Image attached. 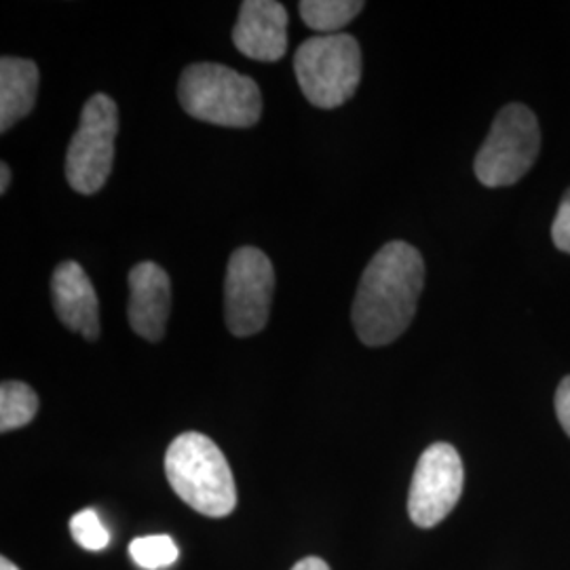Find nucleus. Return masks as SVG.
<instances>
[{"label": "nucleus", "instance_id": "nucleus-1", "mask_svg": "<svg viewBox=\"0 0 570 570\" xmlns=\"http://www.w3.org/2000/svg\"><path fill=\"white\" fill-rule=\"evenodd\" d=\"M425 284L421 252L406 242H389L367 263L351 320L360 341L385 346L397 341L414 320Z\"/></svg>", "mask_w": 570, "mask_h": 570}, {"label": "nucleus", "instance_id": "nucleus-2", "mask_svg": "<svg viewBox=\"0 0 570 570\" xmlns=\"http://www.w3.org/2000/svg\"><path fill=\"white\" fill-rule=\"evenodd\" d=\"M169 487L207 518H226L237 508V487L223 450L204 433L186 431L165 454Z\"/></svg>", "mask_w": 570, "mask_h": 570}, {"label": "nucleus", "instance_id": "nucleus-3", "mask_svg": "<svg viewBox=\"0 0 570 570\" xmlns=\"http://www.w3.org/2000/svg\"><path fill=\"white\" fill-rule=\"evenodd\" d=\"M178 100L193 119L220 127H252L263 115V94L256 81L212 61L193 63L184 70Z\"/></svg>", "mask_w": 570, "mask_h": 570}, {"label": "nucleus", "instance_id": "nucleus-4", "mask_svg": "<svg viewBox=\"0 0 570 570\" xmlns=\"http://www.w3.org/2000/svg\"><path fill=\"white\" fill-rule=\"evenodd\" d=\"M294 72L306 100L332 110L348 102L362 81V49L351 35L306 39L294 56Z\"/></svg>", "mask_w": 570, "mask_h": 570}, {"label": "nucleus", "instance_id": "nucleus-5", "mask_svg": "<svg viewBox=\"0 0 570 570\" xmlns=\"http://www.w3.org/2000/svg\"><path fill=\"white\" fill-rule=\"evenodd\" d=\"M119 108L106 94H94L82 106L81 121L66 153V180L81 193L96 195L110 178Z\"/></svg>", "mask_w": 570, "mask_h": 570}, {"label": "nucleus", "instance_id": "nucleus-6", "mask_svg": "<svg viewBox=\"0 0 570 570\" xmlns=\"http://www.w3.org/2000/svg\"><path fill=\"white\" fill-rule=\"evenodd\" d=\"M539 146L541 131L529 106L510 104L501 108L475 157L478 180L490 188L518 183L534 164Z\"/></svg>", "mask_w": 570, "mask_h": 570}, {"label": "nucleus", "instance_id": "nucleus-7", "mask_svg": "<svg viewBox=\"0 0 570 570\" xmlns=\"http://www.w3.org/2000/svg\"><path fill=\"white\" fill-rule=\"evenodd\" d=\"M275 294V271L263 249L244 245L233 252L225 282V320L230 334L245 338L263 332Z\"/></svg>", "mask_w": 570, "mask_h": 570}, {"label": "nucleus", "instance_id": "nucleus-8", "mask_svg": "<svg viewBox=\"0 0 570 570\" xmlns=\"http://www.w3.org/2000/svg\"><path fill=\"white\" fill-rule=\"evenodd\" d=\"M465 484V469L454 446L431 444L419 459L410 494L407 513L421 529H433L456 508Z\"/></svg>", "mask_w": 570, "mask_h": 570}, {"label": "nucleus", "instance_id": "nucleus-9", "mask_svg": "<svg viewBox=\"0 0 570 570\" xmlns=\"http://www.w3.org/2000/svg\"><path fill=\"white\" fill-rule=\"evenodd\" d=\"M171 311L169 275L150 261H144L129 273V306L127 317L131 330L150 343H159Z\"/></svg>", "mask_w": 570, "mask_h": 570}, {"label": "nucleus", "instance_id": "nucleus-10", "mask_svg": "<svg viewBox=\"0 0 570 570\" xmlns=\"http://www.w3.org/2000/svg\"><path fill=\"white\" fill-rule=\"evenodd\" d=\"M239 53L256 61L282 60L287 51V11L282 2L245 0L233 28Z\"/></svg>", "mask_w": 570, "mask_h": 570}, {"label": "nucleus", "instance_id": "nucleus-11", "mask_svg": "<svg viewBox=\"0 0 570 570\" xmlns=\"http://www.w3.org/2000/svg\"><path fill=\"white\" fill-rule=\"evenodd\" d=\"M56 315L63 326L87 341L100 338V303L85 268L75 261L56 266L51 277Z\"/></svg>", "mask_w": 570, "mask_h": 570}, {"label": "nucleus", "instance_id": "nucleus-12", "mask_svg": "<svg viewBox=\"0 0 570 570\" xmlns=\"http://www.w3.org/2000/svg\"><path fill=\"white\" fill-rule=\"evenodd\" d=\"M39 68L32 60H0V131L7 134L16 122L26 119L39 96Z\"/></svg>", "mask_w": 570, "mask_h": 570}, {"label": "nucleus", "instance_id": "nucleus-13", "mask_svg": "<svg viewBox=\"0 0 570 570\" xmlns=\"http://www.w3.org/2000/svg\"><path fill=\"white\" fill-rule=\"evenodd\" d=\"M301 18L320 35H338V30L364 9L360 0H303L298 4Z\"/></svg>", "mask_w": 570, "mask_h": 570}, {"label": "nucleus", "instance_id": "nucleus-14", "mask_svg": "<svg viewBox=\"0 0 570 570\" xmlns=\"http://www.w3.org/2000/svg\"><path fill=\"white\" fill-rule=\"evenodd\" d=\"M39 412V395L37 391L20 383L4 381L0 387V431H13L26 428Z\"/></svg>", "mask_w": 570, "mask_h": 570}, {"label": "nucleus", "instance_id": "nucleus-15", "mask_svg": "<svg viewBox=\"0 0 570 570\" xmlns=\"http://www.w3.org/2000/svg\"><path fill=\"white\" fill-rule=\"evenodd\" d=\"M131 560L144 570H161L178 562L180 550L169 534L138 537L129 543Z\"/></svg>", "mask_w": 570, "mask_h": 570}, {"label": "nucleus", "instance_id": "nucleus-16", "mask_svg": "<svg viewBox=\"0 0 570 570\" xmlns=\"http://www.w3.org/2000/svg\"><path fill=\"white\" fill-rule=\"evenodd\" d=\"M72 539L81 546L82 550L102 551L110 543V532L100 520V515L94 510H82L72 515L70 520Z\"/></svg>", "mask_w": 570, "mask_h": 570}, {"label": "nucleus", "instance_id": "nucleus-17", "mask_svg": "<svg viewBox=\"0 0 570 570\" xmlns=\"http://www.w3.org/2000/svg\"><path fill=\"white\" fill-rule=\"evenodd\" d=\"M551 237H553V244L558 249L570 254V188L558 207L556 220L551 225Z\"/></svg>", "mask_w": 570, "mask_h": 570}, {"label": "nucleus", "instance_id": "nucleus-18", "mask_svg": "<svg viewBox=\"0 0 570 570\" xmlns=\"http://www.w3.org/2000/svg\"><path fill=\"white\" fill-rule=\"evenodd\" d=\"M556 414L570 438V376H567L556 391Z\"/></svg>", "mask_w": 570, "mask_h": 570}, {"label": "nucleus", "instance_id": "nucleus-19", "mask_svg": "<svg viewBox=\"0 0 570 570\" xmlns=\"http://www.w3.org/2000/svg\"><path fill=\"white\" fill-rule=\"evenodd\" d=\"M289 570H330V567H327L326 560H322L317 556H308V558H303L301 562H296Z\"/></svg>", "mask_w": 570, "mask_h": 570}, {"label": "nucleus", "instance_id": "nucleus-20", "mask_svg": "<svg viewBox=\"0 0 570 570\" xmlns=\"http://www.w3.org/2000/svg\"><path fill=\"white\" fill-rule=\"evenodd\" d=\"M9 184H11V169H9V165L2 164L0 165V193L2 195L9 190Z\"/></svg>", "mask_w": 570, "mask_h": 570}, {"label": "nucleus", "instance_id": "nucleus-21", "mask_svg": "<svg viewBox=\"0 0 570 570\" xmlns=\"http://www.w3.org/2000/svg\"><path fill=\"white\" fill-rule=\"evenodd\" d=\"M0 570H20L9 558H0Z\"/></svg>", "mask_w": 570, "mask_h": 570}]
</instances>
